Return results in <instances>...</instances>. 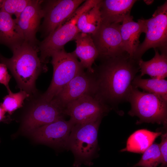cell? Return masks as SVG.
Here are the masks:
<instances>
[{"instance_id":"obj_1","label":"cell","mask_w":167,"mask_h":167,"mask_svg":"<svg viewBox=\"0 0 167 167\" xmlns=\"http://www.w3.org/2000/svg\"><path fill=\"white\" fill-rule=\"evenodd\" d=\"M93 68L96 79L94 96L110 109L127 101L132 83L139 71V61L126 52L100 59Z\"/></svg>"},{"instance_id":"obj_2","label":"cell","mask_w":167,"mask_h":167,"mask_svg":"<svg viewBox=\"0 0 167 167\" xmlns=\"http://www.w3.org/2000/svg\"><path fill=\"white\" fill-rule=\"evenodd\" d=\"M11 50L13 56L10 58L0 54V62L10 70L20 90L30 95L35 93L36 79L41 71L46 69L38 56V47L24 41Z\"/></svg>"},{"instance_id":"obj_3","label":"cell","mask_w":167,"mask_h":167,"mask_svg":"<svg viewBox=\"0 0 167 167\" xmlns=\"http://www.w3.org/2000/svg\"><path fill=\"white\" fill-rule=\"evenodd\" d=\"M102 119L84 124H75L68 139L67 149L75 157L73 166L80 167L84 164L91 166L98 146L97 136Z\"/></svg>"},{"instance_id":"obj_4","label":"cell","mask_w":167,"mask_h":167,"mask_svg":"<svg viewBox=\"0 0 167 167\" xmlns=\"http://www.w3.org/2000/svg\"><path fill=\"white\" fill-rule=\"evenodd\" d=\"M127 101L131 105L128 114L139 119L138 123H157L166 125L167 122V101L159 95L131 87Z\"/></svg>"},{"instance_id":"obj_5","label":"cell","mask_w":167,"mask_h":167,"mask_svg":"<svg viewBox=\"0 0 167 167\" xmlns=\"http://www.w3.org/2000/svg\"><path fill=\"white\" fill-rule=\"evenodd\" d=\"M101 0H87L79 6L72 15L54 32L38 44L40 52L39 57L44 64L54 51L64 48L68 42L75 40L79 32L77 27V20L80 15L99 3Z\"/></svg>"},{"instance_id":"obj_6","label":"cell","mask_w":167,"mask_h":167,"mask_svg":"<svg viewBox=\"0 0 167 167\" xmlns=\"http://www.w3.org/2000/svg\"><path fill=\"white\" fill-rule=\"evenodd\" d=\"M51 57L52 79L47 90L40 96L48 101L53 99L72 79L84 69L75 55L66 52L64 48L54 52Z\"/></svg>"},{"instance_id":"obj_7","label":"cell","mask_w":167,"mask_h":167,"mask_svg":"<svg viewBox=\"0 0 167 167\" xmlns=\"http://www.w3.org/2000/svg\"><path fill=\"white\" fill-rule=\"evenodd\" d=\"M145 37L139 45L134 58L139 60L149 49L160 50L161 53H167V1L157 7L148 19H144Z\"/></svg>"},{"instance_id":"obj_8","label":"cell","mask_w":167,"mask_h":167,"mask_svg":"<svg viewBox=\"0 0 167 167\" xmlns=\"http://www.w3.org/2000/svg\"><path fill=\"white\" fill-rule=\"evenodd\" d=\"M25 115L22 129L30 133L42 126L64 119L65 108L55 99L48 101L40 97L34 101Z\"/></svg>"},{"instance_id":"obj_9","label":"cell","mask_w":167,"mask_h":167,"mask_svg":"<svg viewBox=\"0 0 167 167\" xmlns=\"http://www.w3.org/2000/svg\"><path fill=\"white\" fill-rule=\"evenodd\" d=\"M83 0L44 1L42 6L44 18L40 26L42 36L45 38L63 24L74 13Z\"/></svg>"},{"instance_id":"obj_10","label":"cell","mask_w":167,"mask_h":167,"mask_svg":"<svg viewBox=\"0 0 167 167\" xmlns=\"http://www.w3.org/2000/svg\"><path fill=\"white\" fill-rule=\"evenodd\" d=\"M110 109L94 96L86 95L67 104L65 111L66 115L76 124L102 119Z\"/></svg>"},{"instance_id":"obj_11","label":"cell","mask_w":167,"mask_h":167,"mask_svg":"<svg viewBox=\"0 0 167 167\" xmlns=\"http://www.w3.org/2000/svg\"><path fill=\"white\" fill-rule=\"evenodd\" d=\"M120 23H102L99 29L91 36L98 51V59L118 56L125 51L120 33Z\"/></svg>"},{"instance_id":"obj_12","label":"cell","mask_w":167,"mask_h":167,"mask_svg":"<svg viewBox=\"0 0 167 167\" xmlns=\"http://www.w3.org/2000/svg\"><path fill=\"white\" fill-rule=\"evenodd\" d=\"M75 124L64 118L42 126L30 133L37 142L56 148L67 149L68 141Z\"/></svg>"},{"instance_id":"obj_13","label":"cell","mask_w":167,"mask_h":167,"mask_svg":"<svg viewBox=\"0 0 167 167\" xmlns=\"http://www.w3.org/2000/svg\"><path fill=\"white\" fill-rule=\"evenodd\" d=\"M96 90L94 73L84 71L72 79L54 98L65 108L68 103L83 96H94Z\"/></svg>"},{"instance_id":"obj_14","label":"cell","mask_w":167,"mask_h":167,"mask_svg":"<svg viewBox=\"0 0 167 167\" xmlns=\"http://www.w3.org/2000/svg\"><path fill=\"white\" fill-rule=\"evenodd\" d=\"M43 0H31L19 16L15 19L24 41L38 47L39 42L36 35L40 28V22L44 13L42 7Z\"/></svg>"},{"instance_id":"obj_15","label":"cell","mask_w":167,"mask_h":167,"mask_svg":"<svg viewBox=\"0 0 167 167\" xmlns=\"http://www.w3.org/2000/svg\"><path fill=\"white\" fill-rule=\"evenodd\" d=\"M135 0H103L99 3L102 23H120L130 15Z\"/></svg>"},{"instance_id":"obj_16","label":"cell","mask_w":167,"mask_h":167,"mask_svg":"<svg viewBox=\"0 0 167 167\" xmlns=\"http://www.w3.org/2000/svg\"><path fill=\"white\" fill-rule=\"evenodd\" d=\"M133 19L131 15L125 18L121 24L120 31L125 51L134 58L140 45L139 37L144 33L145 27L144 19H139L137 22Z\"/></svg>"},{"instance_id":"obj_17","label":"cell","mask_w":167,"mask_h":167,"mask_svg":"<svg viewBox=\"0 0 167 167\" xmlns=\"http://www.w3.org/2000/svg\"><path fill=\"white\" fill-rule=\"evenodd\" d=\"M76 43L75 50L72 52L80 60V62L87 71L93 73L92 65L99 57L98 51L91 35L80 32L75 39Z\"/></svg>"},{"instance_id":"obj_18","label":"cell","mask_w":167,"mask_h":167,"mask_svg":"<svg viewBox=\"0 0 167 167\" xmlns=\"http://www.w3.org/2000/svg\"><path fill=\"white\" fill-rule=\"evenodd\" d=\"M24 41L23 35L15 19L10 15L0 10V43L11 49Z\"/></svg>"},{"instance_id":"obj_19","label":"cell","mask_w":167,"mask_h":167,"mask_svg":"<svg viewBox=\"0 0 167 167\" xmlns=\"http://www.w3.org/2000/svg\"><path fill=\"white\" fill-rule=\"evenodd\" d=\"M155 55L151 60L139 61V75L141 77L145 75H149L152 78L165 79L167 76V53L160 54L158 49H154Z\"/></svg>"},{"instance_id":"obj_20","label":"cell","mask_w":167,"mask_h":167,"mask_svg":"<svg viewBox=\"0 0 167 167\" xmlns=\"http://www.w3.org/2000/svg\"><path fill=\"white\" fill-rule=\"evenodd\" d=\"M162 134L161 132H154L145 129L137 130L129 137L126 147L121 151L143 153Z\"/></svg>"},{"instance_id":"obj_21","label":"cell","mask_w":167,"mask_h":167,"mask_svg":"<svg viewBox=\"0 0 167 167\" xmlns=\"http://www.w3.org/2000/svg\"><path fill=\"white\" fill-rule=\"evenodd\" d=\"M132 86L143 92L159 95L167 101V81L165 79H144L139 75L133 80Z\"/></svg>"},{"instance_id":"obj_22","label":"cell","mask_w":167,"mask_h":167,"mask_svg":"<svg viewBox=\"0 0 167 167\" xmlns=\"http://www.w3.org/2000/svg\"><path fill=\"white\" fill-rule=\"evenodd\" d=\"M8 92V95L4 97L3 101L0 105L6 112L11 114L22 107L24 101L30 95L22 90L15 93L12 92L11 90Z\"/></svg>"},{"instance_id":"obj_23","label":"cell","mask_w":167,"mask_h":167,"mask_svg":"<svg viewBox=\"0 0 167 167\" xmlns=\"http://www.w3.org/2000/svg\"><path fill=\"white\" fill-rule=\"evenodd\" d=\"M161 163L159 144L153 143L143 153L140 160L133 167H157Z\"/></svg>"},{"instance_id":"obj_24","label":"cell","mask_w":167,"mask_h":167,"mask_svg":"<svg viewBox=\"0 0 167 167\" xmlns=\"http://www.w3.org/2000/svg\"><path fill=\"white\" fill-rule=\"evenodd\" d=\"M99 2L87 11L86 24L81 32L92 36L99 28L102 23Z\"/></svg>"},{"instance_id":"obj_25","label":"cell","mask_w":167,"mask_h":167,"mask_svg":"<svg viewBox=\"0 0 167 167\" xmlns=\"http://www.w3.org/2000/svg\"><path fill=\"white\" fill-rule=\"evenodd\" d=\"M31 1V0H3L1 10L17 18Z\"/></svg>"},{"instance_id":"obj_26","label":"cell","mask_w":167,"mask_h":167,"mask_svg":"<svg viewBox=\"0 0 167 167\" xmlns=\"http://www.w3.org/2000/svg\"><path fill=\"white\" fill-rule=\"evenodd\" d=\"M159 149L161 156V167L167 166V132L161 135V141L159 144Z\"/></svg>"},{"instance_id":"obj_27","label":"cell","mask_w":167,"mask_h":167,"mask_svg":"<svg viewBox=\"0 0 167 167\" xmlns=\"http://www.w3.org/2000/svg\"><path fill=\"white\" fill-rule=\"evenodd\" d=\"M11 78V75L8 73L6 66L4 64L0 63V83L6 87L8 91L10 90L9 84Z\"/></svg>"},{"instance_id":"obj_28","label":"cell","mask_w":167,"mask_h":167,"mask_svg":"<svg viewBox=\"0 0 167 167\" xmlns=\"http://www.w3.org/2000/svg\"><path fill=\"white\" fill-rule=\"evenodd\" d=\"M88 11L82 14L77 20L76 25L78 30L79 33L81 32L86 24L87 19V12Z\"/></svg>"},{"instance_id":"obj_29","label":"cell","mask_w":167,"mask_h":167,"mask_svg":"<svg viewBox=\"0 0 167 167\" xmlns=\"http://www.w3.org/2000/svg\"><path fill=\"white\" fill-rule=\"evenodd\" d=\"M6 112L0 105V122L4 121L6 118Z\"/></svg>"},{"instance_id":"obj_30","label":"cell","mask_w":167,"mask_h":167,"mask_svg":"<svg viewBox=\"0 0 167 167\" xmlns=\"http://www.w3.org/2000/svg\"><path fill=\"white\" fill-rule=\"evenodd\" d=\"M3 0H0V9H1L2 5L3 2Z\"/></svg>"}]
</instances>
